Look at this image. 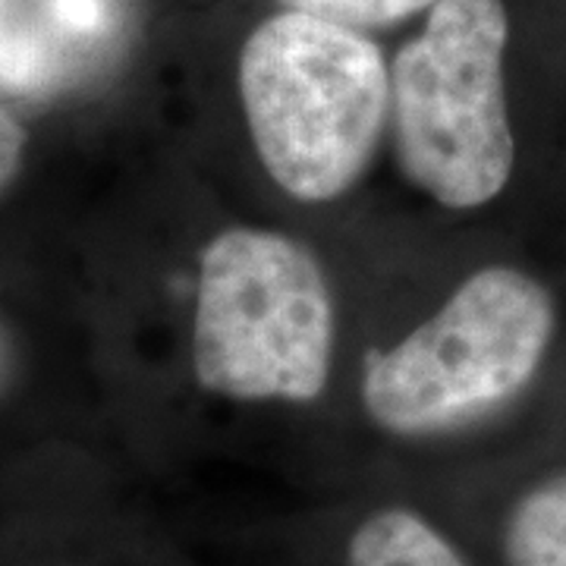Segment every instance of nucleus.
<instances>
[{
    "label": "nucleus",
    "instance_id": "f257e3e1",
    "mask_svg": "<svg viewBox=\"0 0 566 566\" xmlns=\"http://www.w3.org/2000/svg\"><path fill=\"white\" fill-rule=\"evenodd\" d=\"M237 82L255 155L296 202L349 192L390 123L381 48L368 32L300 10H281L249 32Z\"/></svg>",
    "mask_w": 566,
    "mask_h": 566
},
{
    "label": "nucleus",
    "instance_id": "f03ea898",
    "mask_svg": "<svg viewBox=\"0 0 566 566\" xmlns=\"http://www.w3.org/2000/svg\"><path fill=\"white\" fill-rule=\"evenodd\" d=\"M554 331L545 283L506 264L482 268L400 344L368 353L365 412L397 438L482 422L535 381Z\"/></svg>",
    "mask_w": 566,
    "mask_h": 566
},
{
    "label": "nucleus",
    "instance_id": "7ed1b4c3",
    "mask_svg": "<svg viewBox=\"0 0 566 566\" xmlns=\"http://www.w3.org/2000/svg\"><path fill=\"white\" fill-rule=\"evenodd\" d=\"M334 296L318 259L293 237L230 227L202 249L192 368L240 403H312L334 365Z\"/></svg>",
    "mask_w": 566,
    "mask_h": 566
},
{
    "label": "nucleus",
    "instance_id": "20e7f679",
    "mask_svg": "<svg viewBox=\"0 0 566 566\" xmlns=\"http://www.w3.org/2000/svg\"><path fill=\"white\" fill-rule=\"evenodd\" d=\"M506 44L504 0H441L390 63L397 167L453 211L494 202L513 177Z\"/></svg>",
    "mask_w": 566,
    "mask_h": 566
},
{
    "label": "nucleus",
    "instance_id": "39448f33",
    "mask_svg": "<svg viewBox=\"0 0 566 566\" xmlns=\"http://www.w3.org/2000/svg\"><path fill=\"white\" fill-rule=\"evenodd\" d=\"M346 566H465V560L416 510L387 506L353 532Z\"/></svg>",
    "mask_w": 566,
    "mask_h": 566
},
{
    "label": "nucleus",
    "instance_id": "423d86ee",
    "mask_svg": "<svg viewBox=\"0 0 566 566\" xmlns=\"http://www.w3.org/2000/svg\"><path fill=\"white\" fill-rule=\"evenodd\" d=\"M506 566H566V472L513 504L504 523Z\"/></svg>",
    "mask_w": 566,
    "mask_h": 566
},
{
    "label": "nucleus",
    "instance_id": "0eeeda50",
    "mask_svg": "<svg viewBox=\"0 0 566 566\" xmlns=\"http://www.w3.org/2000/svg\"><path fill=\"white\" fill-rule=\"evenodd\" d=\"M277 3L283 10L312 13L356 32H375L409 20L416 13H428L441 0H277Z\"/></svg>",
    "mask_w": 566,
    "mask_h": 566
},
{
    "label": "nucleus",
    "instance_id": "6e6552de",
    "mask_svg": "<svg viewBox=\"0 0 566 566\" xmlns=\"http://www.w3.org/2000/svg\"><path fill=\"white\" fill-rule=\"evenodd\" d=\"M22 148H25L22 126L0 107V189L17 177L22 164Z\"/></svg>",
    "mask_w": 566,
    "mask_h": 566
},
{
    "label": "nucleus",
    "instance_id": "1a4fd4ad",
    "mask_svg": "<svg viewBox=\"0 0 566 566\" xmlns=\"http://www.w3.org/2000/svg\"><path fill=\"white\" fill-rule=\"evenodd\" d=\"M13 371H17L13 344H10V334H7V327L0 324V397L7 394V387H10V381H13Z\"/></svg>",
    "mask_w": 566,
    "mask_h": 566
}]
</instances>
